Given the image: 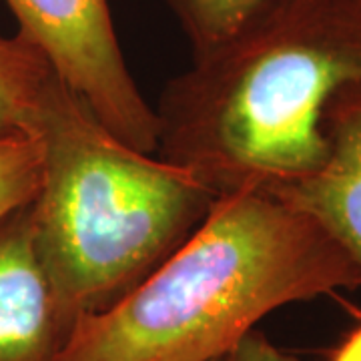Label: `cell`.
Segmentation results:
<instances>
[{"mask_svg": "<svg viewBox=\"0 0 361 361\" xmlns=\"http://www.w3.org/2000/svg\"><path fill=\"white\" fill-rule=\"evenodd\" d=\"M361 85V0H281L171 78L157 155L217 195L275 191L325 155L322 116Z\"/></svg>", "mask_w": 361, "mask_h": 361, "instance_id": "1", "label": "cell"}, {"mask_svg": "<svg viewBox=\"0 0 361 361\" xmlns=\"http://www.w3.org/2000/svg\"><path fill=\"white\" fill-rule=\"evenodd\" d=\"M361 287L322 225L269 191L219 195L159 267L85 315L59 361H219L289 303Z\"/></svg>", "mask_w": 361, "mask_h": 361, "instance_id": "2", "label": "cell"}, {"mask_svg": "<svg viewBox=\"0 0 361 361\" xmlns=\"http://www.w3.org/2000/svg\"><path fill=\"white\" fill-rule=\"evenodd\" d=\"M35 135L42 149L35 231L80 315L111 307L141 283L219 197L189 171L118 141L59 77L44 92Z\"/></svg>", "mask_w": 361, "mask_h": 361, "instance_id": "3", "label": "cell"}, {"mask_svg": "<svg viewBox=\"0 0 361 361\" xmlns=\"http://www.w3.org/2000/svg\"><path fill=\"white\" fill-rule=\"evenodd\" d=\"M18 37L47 59L111 135L157 155V115L145 101L118 44L109 0H4Z\"/></svg>", "mask_w": 361, "mask_h": 361, "instance_id": "4", "label": "cell"}, {"mask_svg": "<svg viewBox=\"0 0 361 361\" xmlns=\"http://www.w3.org/2000/svg\"><path fill=\"white\" fill-rule=\"evenodd\" d=\"M82 317L40 253L30 201L0 221V361H59Z\"/></svg>", "mask_w": 361, "mask_h": 361, "instance_id": "5", "label": "cell"}, {"mask_svg": "<svg viewBox=\"0 0 361 361\" xmlns=\"http://www.w3.org/2000/svg\"><path fill=\"white\" fill-rule=\"evenodd\" d=\"M322 135L325 155L319 167L269 193L317 221L361 279V85L339 90L329 101Z\"/></svg>", "mask_w": 361, "mask_h": 361, "instance_id": "6", "label": "cell"}, {"mask_svg": "<svg viewBox=\"0 0 361 361\" xmlns=\"http://www.w3.org/2000/svg\"><path fill=\"white\" fill-rule=\"evenodd\" d=\"M54 77L47 59L23 37H0V137L35 135Z\"/></svg>", "mask_w": 361, "mask_h": 361, "instance_id": "7", "label": "cell"}, {"mask_svg": "<svg viewBox=\"0 0 361 361\" xmlns=\"http://www.w3.org/2000/svg\"><path fill=\"white\" fill-rule=\"evenodd\" d=\"M183 32L193 49V56L225 44L281 0H167Z\"/></svg>", "mask_w": 361, "mask_h": 361, "instance_id": "8", "label": "cell"}, {"mask_svg": "<svg viewBox=\"0 0 361 361\" xmlns=\"http://www.w3.org/2000/svg\"><path fill=\"white\" fill-rule=\"evenodd\" d=\"M40 175L42 149L37 135L0 137V221L37 197Z\"/></svg>", "mask_w": 361, "mask_h": 361, "instance_id": "9", "label": "cell"}, {"mask_svg": "<svg viewBox=\"0 0 361 361\" xmlns=\"http://www.w3.org/2000/svg\"><path fill=\"white\" fill-rule=\"evenodd\" d=\"M223 361H299L291 353H285L283 349L273 345L265 336L259 331H251L249 336L229 351Z\"/></svg>", "mask_w": 361, "mask_h": 361, "instance_id": "10", "label": "cell"}, {"mask_svg": "<svg viewBox=\"0 0 361 361\" xmlns=\"http://www.w3.org/2000/svg\"><path fill=\"white\" fill-rule=\"evenodd\" d=\"M331 361H361V323L334 349Z\"/></svg>", "mask_w": 361, "mask_h": 361, "instance_id": "11", "label": "cell"}, {"mask_svg": "<svg viewBox=\"0 0 361 361\" xmlns=\"http://www.w3.org/2000/svg\"><path fill=\"white\" fill-rule=\"evenodd\" d=\"M219 361H223V360H219Z\"/></svg>", "mask_w": 361, "mask_h": 361, "instance_id": "12", "label": "cell"}]
</instances>
